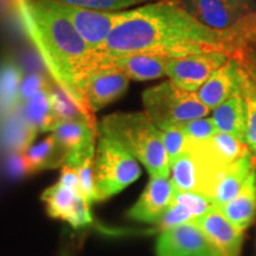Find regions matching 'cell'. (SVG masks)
<instances>
[{"label": "cell", "mask_w": 256, "mask_h": 256, "mask_svg": "<svg viewBox=\"0 0 256 256\" xmlns=\"http://www.w3.org/2000/svg\"><path fill=\"white\" fill-rule=\"evenodd\" d=\"M19 17L48 72L58 87L81 108L92 122L81 92L84 72L94 54L75 26L51 6L50 0H16Z\"/></svg>", "instance_id": "7a4b0ae2"}, {"label": "cell", "mask_w": 256, "mask_h": 256, "mask_svg": "<svg viewBox=\"0 0 256 256\" xmlns=\"http://www.w3.org/2000/svg\"><path fill=\"white\" fill-rule=\"evenodd\" d=\"M255 170L252 164V156L250 152L244 154L224 168L220 176L215 191H214L212 203L215 206H222L238 196L242 190L246 180Z\"/></svg>", "instance_id": "ac0fdd59"}, {"label": "cell", "mask_w": 256, "mask_h": 256, "mask_svg": "<svg viewBox=\"0 0 256 256\" xmlns=\"http://www.w3.org/2000/svg\"><path fill=\"white\" fill-rule=\"evenodd\" d=\"M206 145L212 156L220 164L226 166L232 164L241 156L250 152L246 144L241 142L230 134L222 132H217L212 138L206 140Z\"/></svg>", "instance_id": "603a6c76"}, {"label": "cell", "mask_w": 256, "mask_h": 256, "mask_svg": "<svg viewBox=\"0 0 256 256\" xmlns=\"http://www.w3.org/2000/svg\"><path fill=\"white\" fill-rule=\"evenodd\" d=\"M48 215L52 218L63 220L74 228H83L92 223L90 204L80 191L64 186L57 182L42 194Z\"/></svg>", "instance_id": "8fae6325"}, {"label": "cell", "mask_w": 256, "mask_h": 256, "mask_svg": "<svg viewBox=\"0 0 256 256\" xmlns=\"http://www.w3.org/2000/svg\"><path fill=\"white\" fill-rule=\"evenodd\" d=\"M98 130L121 144L151 177H170L171 166L162 133L145 112L107 115L98 124Z\"/></svg>", "instance_id": "3957f363"}, {"label": "cell", "mask_w": 256, "mask_h": 256, "mask_svg": "<svg viewBox=\"0 0 256 256\" xmlns=\"http://www.w3.org/2000/svg\"><path fill=\"white\" fill-rule=\"evenodd\" d=\"M174 194L176 188L168 178L151 177L142 196L128 211V217L142 223H159Z\"/></svg>", "instance_id": "4fadbf2b"}, {"label": "cell", "mask_w": 256, "mask_h": 256, "mask_svg": "<svg viewBox=\"0 0 256 256\" xmlns=\"http://www.w3.org/2000/svg\"><path fill=\"white\" fill-rule=\"evenodd\" d=\"M171 58L174 57L152 52H133L116 57L92 56L94 62L114 66L136 81H151L164 78Z\"/></svg>", "instance_id": "7c38bea8"}, {"label": "cell", "mask_w": 256, "mask_h": 256, "mask_svg": "<svg viewBox=\"0 0 256 256\" xmlns=\"http://www.w3.org/2000/svg\"><path fill=\"white\" fill-rule=\"evenodd\" d=\"M49 95L54 113L60 120V122L69 120H88L89 122H92L81 110V108L56 83L49 86Z\"/></svg>", "instance_id": "cb8c5ba5"}, {"label": "cell", "mask_w": 256, "mask_h": 256, "mask_svg": "<svg viewBox=\"0 0 256 256\" xmlns=\"http://www.w3.org/2000/svg\"><path fill=\"white\" fill-rule=\"evenodd\" d=\"M23 78V72L14 60L0 62V119H5L20 107Z\"/></svg>", "instance_id": "ffe728a7"}, {"label": "cell", "mask_w": 256, "mask_h": 256, "mask_svg": "<svg viewBox=\"0 0 256 256\" xmlns=\"http://www.w3.org/2000/svg\"><path fill=\"white\" fill-rule=\"evenodd\" d=\"M142 174L138 160L107 134L98 130L94 158L96 200H104L119 194Z\"/></svg>", "instance_id": "5b68a950"}, {"label": "cell", "mask_w": 256, "mask_h": 256, "mask_svg": "<svg viewBox=\"0 0 256 256\" xmlns=\"http://www.w3.org/2000/svg\"><path fill=\"white\" fill-rule=\"evenodd\" d=\"M20 112L26 122L37 133L52 132L60 124L51 106L49 87L32 96L28 101L22 102Z\"/></svg>", "instance_id": "44dd1931"}, {"label": "cell", "mask_w": 256, "mask_h": 256, "mask_svg": "<svg viewBox=\"0 0 256 256\" xmlns=\"http://www.w3.org/2000/svg\"><path fill=\"white\" fill-rule=\"evenodd\" d=\"M232 2L240 8L248 12H255V2L254 0H232Z\"/></svg>", "instance_id": "d6a6232c"}, {"label": "cell", "mask_w": 256, "mask_h": 256, "mask_svg": "<svg viewBox=\"0 0 256 256\" xmlns=\"http://www.w3.org/2000/svg\"><path fill=\"white\" fill-rule=\"evenodd\" d=\"M243 42L232 34L200 24L178 0H156L121 11L119 23L96 55L152 52L179 57L210 51L232 55Z\"/></svg>", "instance_id": "6da1fadb"}, {"label": "cell", "mask_w": 256, "mask_h": 256, "mask_svg": "<svg viewBox=\"0 0 256 256\" xmlns=\"http://www.w3.org/2000/svg\"><path fill=\"white\" fill-rule=\"evenodd\" d=\"M162 133V144H164L165 151L168 153L170 166L176 162V159L185 151L188 138L185 136L183 130L179 127H171L168 130H160Z\"/></svg>", "instance_id": "f1b7e54d"}, {"label": "cell", "mask_w": 256, "mask_h": 256, "mask_svg": "<svg viewBox=\"0 0 256 256\" xmlns=\"http://www.w3.org/2000/svg\"><path fill=\"white\" fill-rule=\"evenodd\" d=\"M242 94L247 106V146L256 158V84L246 72L242 80Z\"/></svg>", "instance_id": "d4e9b609"}, {"label": "cell", "mask_w": 256, "mask_h": 256, "mask_svg": "<svg viewBox=\"0 0 256 256\" xmlns=\"http://www.w3.org/2000/svg\"><path fill=\"white\" fill-rule=\"evenodd\" d=\"M200 24L246 40L256 34V12H248L232 0H178Z\"/></svg>", "instance_id": "8992f818"}, {"label": "cell", "mask_w": 256, "mask_h": 256, "mask_svg": "<svg viewBox=\"0 0 256 256\" xmlns=\"http://www.w3.org/2000/svg\"><path fill=\"white\" fill-rule=\"evenodd\" d=\"M206 235L214 244H216L226 256H240L243 232L238 230L223 215L218 208L211 209L192 222Z\"/></svg>", "instance_id": "9a60e30c"}, {"label": "cell", "mask_w": 256, "mask_h": 256, "mask_svg": "<svg viewBox=\"0 0 256 256\" xmlns=\"http://www.w3.org/2000/svg\"><path fill=\"white\" fill-rule=\"evenodd\" d=\"M174 200L183 204L190 211L191 215L194 216V220L203 216L204 214H206L214 206V203L211 202L210 198L203 196L200 194H194V192L176 190Z\"/></svg>", "instance_id": "83f0119b"}, {"label": "cell", "mask_w": 256, "mask_h": 256, "mask_svg": "<svg viewBox=\"0 0 256 256\" xmlns=\"http://www.w3.org/2000/svg\"><path fill=\"white\" fill-rule=\"evenodd\" d=\"M142 104L147 116L160 130L179 127L210 113L197 92L182 89L171 80L147 88L142 92Z\"/></svg>", "instance_id": "277c9868"}, {"label": "cell", "mask_w": 256, "mask_h": 256, "mask_svg": "<svg viewBox=\"0 0 256 256\" xmlns=\"http://www.w3.org/2000/svg\"><path fill=\"white\" fill-rule=\"evenodd\" d=\"M23 153L30 174L63 166L68 156L52 133L42 142L31 145Z\"/></svg>", "instance_id": "7402d4cb"}, {"label": "cell", "mask_w": 256, "mask_h": 256, "mask_svg": "<svg viewBox=\"0 0 256 256\" xmlns=\"http://www.w3.org/2000/svg\"><path fill=\"white\" fill-rule=\"evenodd\" d=\"M58 256H72V252H70L69 249H63L62 252H60V254Z\"/></svg>", "instance_id": "836d02e7"}, {"label": "cell", "mask_w": 256, "mask_h": 256, "mask_svg": "<svg viewBox=\"0 0 256 256\" xmlns=\"http://www.w3.org/2000/svg\"><path fill=\"white\" fill-rule=\"evenodd\" d=\"M51 6L63 14L75 26L92 52L96 55L121 18V11L106 12L83 8L50 0Z\"/></svg>", "instance_id": "ba28073f"}, {"label": "cell", "mask_w": 256, "mask_h": 256, "mask_svg": "<svg viewBox=\"0 0 256 256\" xmlns=\"http://www.w3.org/2000/svg\"><path fill=\"white\" fill-rule=\"evenodd\" d=\"M224 216L241 232L249 228L256 216V171L252 172L242 190L232 200L218 206Z\"/></svg>", "instance_id": "d6986e66"}, {"label": "cell", "mask_w": 256, "mask_h": 256, "mask_svg": "<svg viewBox=\"0 0 256 256\" xmlns=\"http://www.w3.org/2000/svg\"><path fill=\"white\" fill-rule=\"evenodd\" d=\"M252 81H254V82H255V84H256V72H254V76H252Z\"/></svg>", "instance_id": "e575fe53"}, {"label": "cell", "mask_w": 256, "mask_h": 256, "mask_svg": "<svg viewBox=\"0 0 256 256\" xmlns=\"http://www.w3.org/2000/svg\"><path fill=\"white\" fill-rule=\"evenodd\" d=\"M63 4L78 6V8L95 10V11L118 12L134 8L136 6L154 2V0H55Z\"/></svg>", "instance_id": "484cf974"}, {"label": "cell", "mask_w": 256, "mask_h": 256, "mask_svg": "<svg viewBox=\"0 0 256 256\" xmlns=\"http://www.w3.org/2000/svg\"><path fill=\"white\" fill-rule=\"evenodd\" d=\"M185 136L191 142H206L218 132L212 118H200V119L188 121L179 126Z\"/></svg>", "instance_id": "4316f807"}, {"label": "cell", "mask_w": 256, "mask_h": 256, "mask_svg": "<svg viewBox=\"0 0 256 256\" xmlns=\"http://www.w3.org/2000/svg\"><path fill=\"white\" fill-rule=\"evenodd\" d=\"M194 220V218L190 211L183 204L174 200L158 224L162 232H164V230L174 228V226H182V224L192 223Z\"/></svg>", "instance_id": "f546056e"}, {"label": "cell", "mask_w": 256, "mask_h": 256, "mask_svg": "<svg viewBox=\"0 0 256 256\" xmlns=\"http://www.w3.org/2000/svg\"><path fill=\"white\" fill-rule=\"evenodd\" d=\"M211 118L218 132L230 134L247 145V106L242 89L214 110Z\"/></svg>", "instance_id": "2e32d148"}, {"label": "cell", "mask_w": 256, "mask_h": 256, "mask_svg": "<svg viewBox=\"0 0 256 256\" xmlns=\"http://www.w3.org/2000/svg\"><path fill=\"white\" fill-rule=\"evenodd\" d=\"M58 182L64 186L72 188V190L80 191V182H78V174L72 165L64 164L62 166V172H60V177ZM81 194V192H80Z\"/></svg>", "instance_id": "1f68e13d"}, {"label": "cell", "mask_w": 256, "mask_h": 256, "mask_svg": "<svg viewBox=\"0 0 256 256\" xmlns=\"http://www.w3.org/2000/svg\"><path fill=\"white\" fill-rule=\"evenodd\" d=\"M232 58L220 51L191 54L170 60L166 76L178 87L188 92H197L208 78Z\"/></svg>", "instance_id": "9c48e42d"}, {"label": "cell", "mask_w": 256, "mask_h": 256, "mask_svg": "<svg viewBox=\"0 0 256 256\" xmlns=\"http://www.w3.org/2000/svg\"><path fill=\"white\" fill-rule=\"evenodd\" d=\"M252 164H254V166L256 168V158H254V156H252Z\"/></svg>", "instance_id": "d590c367"}, {"label": "cell", "mask_w": 256, "mask_h": 256, "mask_svg": "<svg viewBox=\"0 0 256 256\" xmlns=\"http://www.w3.org/2000/svg\"><path fill=\"white\" fill-rule=\"evenodd\" d=\"M243 74L244 72L238 60L229 58L198 89V98L210 110H216L235 92L241 90Z\"/></svg>", "instance_id": "5bb4252c"}, {"label": "cell", "mask_w": 256, "mask_h": 256, "mask_svg": "<svg viewBox=\"0 0 256 256\" xmlns=\"http://www.w3.org/2000/svg\"><path fill=\"white\" fill-rule=\"evenodd\" d=\"M158 256H226L194 223H185L160 232Z\"/></svg>", "instance_id": "30bf717a"}, {"label": "cell", "mask_w": 256, "mask_h": 256, "mask_svg": "<svg viewBox=\"0 0 256 256\" xmlns=\"http://www.w3.org/2000/svg\"><path fill=\"white\" fill-rule=\"evenodd\" d=\"M46 78L38 72H32L30 75L24 76L23 82L20 86V98L22 102L28 101L32 96H34L38 92L44 90L49 87Z\"/></svg>", "instance_id": "4dcf8cb0"}, {"label": "cell", "mask_w": 256, "mask_h": 256, "mask_svg": "<svg viewBox=\"0 0 256 256\" xmlns=\"http://www.w3.org/2000/svg\"><path fill=\"white\" fill-rule=\"evenodd\" d=\"M130 80L121 70L92 60L81 82V92L88 110L94 114L121 98L127 90Z\"/></svg>", "instance_id": "52a82bcc"}, {"label": "cell", "mask_w": 256, "mask_h": 256, "mask_svg": "<svg viewBox=\"0 0 256 256\" xmlns=\"http://www.w3.org/2000/svg\"><path fill=\"white\" fill-rule=\"evenodd\" d=\"M52 134L68 156H72L95 148L98 126L88 120L62 121L52 130Z\"/></svg>", "instance_id": "e0dca14e"}]
</instances>
